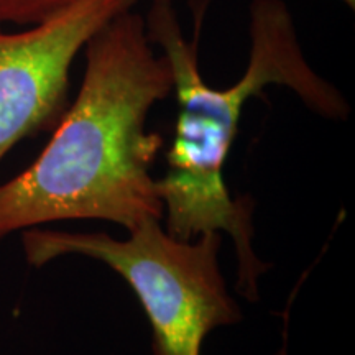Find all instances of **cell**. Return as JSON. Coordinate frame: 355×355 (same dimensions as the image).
I'll return each instance as SVG.
<instances>
[{
    "label": "cell",
    "instance_id": "cell-1",
    "mask_svg": "<svg viewBox=\"0 0 355 355\" xmlns=\"http://www.w3.org/2000/svg\"><path fill=\"white\" fill-rule=\"evenodd\" d=\"M173 92L166 58L133 8L86 44V73L69 110L33 165L0 184V241L56 220L101 219L128 230L159 220L152 176L163 140L146 130L157 102Z\"/></svg>",
    "mask_w": 355,
    "mask_h": 355
},
{
    "label": "cell",
    "instance_id": "cell-2",
    "mask_svg": "<svg viewBox=\"0 0 355 355\" xmlns=\"http://www.w3.org/2000/svg\"><path fill=\"white\" fill-rule=\"evenodd\" d=\"M196 33L184 37L173 0H152L145 28L153 46L166 58L176 92L178 117L166 152V173L157 180L166 214V232L193 241L206 232H225L239 261L237 290L259 300V279L268 263L252 247V207L248 198H230L224 165L235 140L243 105L266 86L296 92L306 107L326 119L344 121L350 112L337 89L311 68L296 37L290 10L282 0H254L250 8V60L234 86L214 89L198 64V42L204 7L198 10Z\"/></svg>",
    "mask_w": 355,
    "mask_h": 355
},
{
    "label": "cell",
    "instance_id": "cell-3",
    "mask_svg": "<svg viewBox=\"0 0 355 355\" xmlns=\"http://www.w3.org/2000/svg\"><path fill=\"white\" fill-rule=\"evenodd\" d=\"M127 241L107 234L26 229L24 252L32 266L63 255L104 261L132 286L152 326L153 355H201L211 331L242 321L220 273V232L181 241L148 219Z\"/></svg>",
    "mask_w": 355,
    "mask_h": 355
},
{
    "label": "cell",
    "instance_id": "cell-4",
    "mask_svg": "<svg viewBox=\"0 0 355 355\" xmlns=\"http://www.w3.org/2000/svg\"><path fill=\"white\" fill-rule=\"evenodd\" d=\"M137 0H78L19 33L0 21V159L20 140L55 125L69 69L89 40Z\"/></svg>",
    "mask_w": 355,
    "mask_h": 355
},
{
    "label": "cell",
    "instance_id": "cell-5",
    "mask_svg": "<svg viewBox=\"0 0 355 355\" xmlns=\"http://www.w3.org/2000/svg\"><path fill=\"white\" fill-rule=\"evenodd\" d=\"M78 0H0V21L15 25H33Z\"/></svg>",
    "mask_w": 355,
    "mask_h": 355
},
{
    "label": "cell",
    "instance_id": "cell-6",
    "mask_svg": "<svg viewBox=\"0 0 355 355\" xmlns=\"http://www.w3.org/2000/svg\"><path fill=\"white\" fill-rule=\"evenodd\" d=\"M275 355H288V343H286V331H285V337H283V344L279 345V349L275 352Z\"/></svg>",
    "mask_w": 355,
    "mask_h": 355
},
{
    "label": "cell",
    "instance_id": "cell-7",
    "mask_svg": "<svg viewBox=\"0 0 355 355\" xmlns=\"http://www.w3.org/2000/svg\"><path fill=\"white\" fill-rule=\"evenodd\" d=\"M343 2H344L347 7H350V8L355 7V0H343Z\"/></svg>",
    "mask_w": 355,
    "mask_h": 355
}]
</instances>
